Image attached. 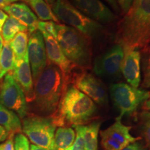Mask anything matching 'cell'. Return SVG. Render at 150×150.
Wrapping results in <instances>:
<instances>
[{"label":"cell","instance_id":"6da1fadb","mask_svg":"<svg viewBox=\"0 0 150 150\" xmlns=\"http://www.w3.org/2000/svg\"><path fill=\"white\" fill-rule=\"evenodd\" d=\"M70 79L59 67L48 61L34 83V98L31 106L33 114L50 117L55 112Z\"/></svg>","mask_w":150,"mask_h":150},{"label":"cell","instance_id":"7a4b0ae2","mask_svg":"<svg viewBox=\"0 0 150 150\" xmlns=\"http://www.w3.org/2000/svg\"><path fill=\"white\" fill-rule=\"evenodd\" d=\"M116 42L124 50H142L150 44V0H134L118 24Z\"/></svg>","mask_w":150,"mask_h":150},{"label":"cell","instance_id":"3957f363","mask_svg":"<svg viewBox=\"0 0 150 150\" xmlns=\"http://www.w3.org/2000/svg\"><path fill=\"white\" fill-rule=\"evenodd\" d=\"M97 110L95 103L70 83L57 109L50 117L56 127H74L88 122L95 115Z\"/></svg>","mask_w":150,"mask_h":150},{"label":"cell","instance_id":"277c9868","mask_svg":"<svg viewBox=\"0 0 150 150\" xmlns=\"http://www.w3.org/2000/svg\"><path fill=\"white\" fill-rule=\"evenodd\" d=\"M56 40L67 59L81 70L92 67V40L74 28L55 24Z\"/></svg>","mask_w":150,"mask_h":150},{"label":"cell","instance_id":"5b68a950","mask_svg":"<svg viewBox=\"0 0 150 150\" xmlns=\"http://www.w3.org/2000/svg\"><path fill=\"white\" fill-rule=\"evenodd\" d=\"M52 10L59 21L77 30L92 41L99 40L106 33L103 24L86 16L68 0H56L52 5Z\"/></svg>","mask_w":150,"mask_h":150},{"label":"cell","instance_id":"8992f818","mask_svg":"<svg viewBox=\"0 0 150 150\" xmlns=\"http://www.w3.org/2000/svg\"><path fill=\"white\" fill-rule=\"evenodd\" d=\"M22 131L30 141L44 149L54 150V139L56 131L51 117L28 114L22 119Z\"/></svg>","mask_w":150,"mask_h":150},{"label":"cell","instance_id":"52a82bcc","mask_svg":"<svg viewBox=\"0 0 150 150\" xmlns=\"http://www.w3.org/2000/svg\"><path fill=\"white\" fill-rule=\"evenodd\" d=\"M109 92L112 102L120 112V117L135 113L149 97V91L134 88L124 82L111 84Z\"/></svg>","mask_w":150,"mask_h":150},{"label":"cell","instance_id":"ba28073f","mask_svg":"<svg viewBox=\"0 0 150 150\" xmlns=\"http://www.w3.org/2000/svg\"><path fill=\"white\" fill-rule=\"evenodd\" d=\"M0 104L24 119L29 114V106L24 92L13 76L12 72L4 76L0 83Z\"/></svg>","mask_w":150,"mask_h":150},{"label":"cell","instance_id":"9c48e42d","mask_svg":"<svg viewBox=\"0 0 150 150\" xmlns=\"http://www.w3.org/2000/svg\"><path fill=\"white\" fill-rule=\"evenodd\" d=\"M125 54L123 47L119 43L106 50L94 60L93 70L99 77L118 79L122 76V64Z\"/></svg>","mask_w":150,"mask_h":150},{"label":"cell","instance_id":"30bf717a","mask_svg":"<svg viewBox=\"0 0 150 150\" xmlns=\"http://www.w3.org/2000/svg\"><path fill=\"white\" fill-rule=\"evenodd\" d=\"M70 83L96 104L100 106L108 104L107 88L100 79L91 73L81 70L71 76Z\"/></svg>","mask_w":150,"mask_h":150},{"label":"cell","instance_id":"8fae6325","mask_svg":"<svg viewBox=\"0 0 150 150\" xmlns=\"http://www.w3.org/2000/svg\"><path fill=\"white\" fill-rule=\"evenodd\" d=\"M121 119L117 117L112 125L101 131V144L104 150H122L140 139L130 134L131 127L123 125Z\"/></svg>","mask_w":150,"mask_h":150},{"label":"cell","instance_id":"7c38bea8","mask_svg":"<svg viewBox=\"0 0 150 150\" xmlns=\"http://www.w3.org/2000/svg\"><path fill=\"white\" fill-rule=\"evenodd\" d=\"M28 57L34 82L48 63L44 38L38 30L30 34L28 42Z\"/></svg>","mask_w":150,"mask_h":150},{"label":"cell","instance_id":"4fadbf2b","mask_svg":"<svg viewBox=\"0 0 150 150\" xmlns=\"http://www.w3.org/2000/svg\"><path fill=\"white\" fill-rule=\"evenodd\" d=\"M79 11L99 23L105 25L114 22L117 16L101 0H68Z\"/></svg>","mask_w":150,"mask_h":150},{"label":"cell","instance_id":"5bb4252c","mask_svg":"<svg viewBox=\"0 0 150 150\" xmlns=\"http://www.w3.org/2000/svg\"><path fill=\"white\" fill-rule=\"evenodd\" d=\"M121 72L127 83L138 88L141 83L140 50L136 48L125 50Z\"/></svg>","mask_w":150,"mask_h":150},{"label":"cell","instance_id":"9a60e30c","mask_svg":"<svg viewBox=\"0 0 150 150\" xmlns=\"http://www.w3.org/2000/svg\"><path fill=\"white\" fill-rule=\"evenodd\" d=\"M39 31V30H38ZM44 38L47 57L49 62L59 67L66 78L70 79L74 65L67 59L56 38L45 31H40Z\"/></svg>","mask_w":150,"mask_h":150},{"label":"cell","instance_id":"2e32d148","mask_svg":"<svg viewBox=\"0 0 150 150\" xmlns=\"http://www.w3.org/2000/svg\"><path fill=\"white\" fill-rule=\"evenodd\" d=\"M13 76L24 92L28 104H31L34 98V83L30 67L28 53L20 61H16Z\"/></svg>","mask_w":150,"mask_h":150},{"label":"cell","instance_id":"e0dca14e","mask_svg":"<svg viewBox=\"0 0 150 150\" xmlns=\"http://www.w3.org/2000/svg\"><path fill=\"white\" fill-rule=\"evenodd\" d=\"M3 9L10 16L24 24L29 34L38 30V18L25 3H13Z\"/></svg>","mask_w":150,"mask_h":150},{"label":"cell","instance_id":"ac0fdd59","mask_svg":"<svg viewBox=\"0 0 150 150\" xmlns=\"http://www.w3.org/2000/svg\"><path fill=\"white\" fill-rule=\"evenodd\" d=\"M101 122L94 121L93 122L74 126L75 131L83 138L86 150H98V134Z\"/></svg>","mask_w":150,"mask_h":150},{"label":"cell","instance_id":"d6986e66","mask_svg":"<svg viewBox=\"0 0 150 150\" xmlns=\"http://www.w3.org/2000/svg\"><path fill=\"white\" fill-rule=\"evenodd\" d=\"M0 125L8 131L9 135L21 134L22 122L16 112L0 104Z\"/></svg>","mask_w":150,"mask_h":150},{"label":"cell","instance_id":"ffe728a7","mask_svg":"<svg viewBox=\"0 0 150 150\" xmlns=\"http://www.w3.org/2000/svg\"><path fill=\"white\" fill-rule=\"evenodd\" d=\"M75 138L76 132L70 127H59L54 134V150H68Z\"/></svg>","mask_w":150,"mask_h":150},{"label":"cell","instance_id":"44dd1931","mask_svg":"<svg viewBox=\"0 0 150 150\" xmlns=\"http://www.w3.org/2000/svg\"><path fill=\"white\" fill-rule=\"evenodd\" d=\"M29 33L27 31H20L11 41L9 45L15 56L16 61H20L28 53Z\"/></svg>","mask_w":150,"mask_h":150},{"label":"cell","instance_id":"7402d4cb","mask_svg":"<svg viewBox=\"0 0 150 150\" xmlns=\"http://www.w3.org/2000/svg\"><path fill=\"white\" fill-rule=\"evenodd\" d=\"M28 3L34 11L37 18L41 21L59 22L50 6L48 5L45 0H29Z\"/></svg>","mask_w":150,"mask_h":150},{"label":"cell","instance_id":"603a6c76","mask_svg":"<svg viewBox=\"0 0 150 150\" xmlns=\"http://www.w3.org/2000/svg\"><path fill=\"white\" fill-rule=\"evenodd\" d=\"M20 31H28L27 28L16 19L8 16L1 29V37L4 42L10 43L17 33Z\"/></svg>","mask_w":150,"mask_h":150},{"label":"cell","instance_id":"cb8c5ba5","mask_svg":"<svg viewBox=\"0 0 150 150\" xmlns=\"http://www.w3.org/2000/svg\"><path fill=\"white\" fill-rule=\"evenodd\" d=\"M16 63L15 56L9 43H4L0 56V81L8 73L13 70Z\"/></svg>","mask_w":150,"mask_h":150},{"label":"cell","instance_id":"d4e9b609","mask_svg":"<svg viewBox=\"0 0 150 150\" xmlns=\"http://www.w3.org/2000/svg\"><path fill=\"white\" fill-rule=\"evenodd\" d=\"M141 52V62L142 67V87L144 88H150V46L142 49Z\"/></svg>","mask_w":150,"mask_h":150},{"label":"cell","instance_id":"484cf974","mask_svg":"<svg viewBox=\"0 0 150 150\" xmlns=\"http://www.w3.org/2000/svg\"><path fill=\"white\" fill-rule=\"evenodd\" d=\"M15 150H30V145L28 138L23 134H18L14 136Z\"/></svg>","mask_w":150,"mask_h":150},{"label":"cell","instance_id":"4316f807","mask_svg":"<svg viewBox=\"0 0 150 150\" xmlns=\"http://www.w3.org/2000/svg\"><path fill=\"white\" fill-rule=\"evenodd\" d=\"M55 24L56 22L52 21H39L38 24V30L40 31H45L48 34L56 39Z\"/></svg>","mask_w":150,"mask_h":150},{"label":"cell","instance_id":"83f0119b","mask_svg":"<svg viewBox=\"0 0 150 150\" xmlns=\"http://www.w3.org/2000/svg\"><path fill=\"white\" fill-rule=\"evenodd\" d=\"M68 150H86L85 143H84L83 138L79 133L76 132V138H75L74 143L69 148Z\"/></svg>","mask_w":150,"mask_h":150},{"label":"cell","instance_id":"f1b7e54d","mask_svg":"<svg viewBox=\"0 0 150 150\" xmlns=\"http://www.w3.org/2000/svg\"><path fill=\"white\" fill-rule=\"evenodd\" d=\"M142 132L145 138L147 146L150 148V118L146 119V121L142 125Z\"/></svg>","mask_w":150,"mask_h":150},{"label":"cell","instance_id":"f546056e","mask_svg":"<svg viewBox=\"0 0 150 150\" xmlns=\"http://www.w3.org/2000/svg\"><path fill=\"white\" fill-rule=\"evenodd\" d=\"M116 1H117V3L119 6L120 10L122 13L125 15L130 8L134 0H116Z\"/></svg>","mask_w":150,"mask_h":150},{"label":"cell","instance_id":"4dcf8cb0","mask_svg":"<svg viewBox=\"0 0 150 150\" xmlns=\"http://www.w3.org/2000/svg\"><path fill=\"white\" fill-rule=\"evenodd\" d=\"M142 117L145 119L150 118V91H149V97L145 102L142 104Z\"/></svg>","mask_w":150,"mask_h":150},{"label":"cell","instance_id":"1f68e13d","mask_svg":"<svg viewBox=\"0 0 150 150\" xmlns=\"http://www.w3.org/2000/svg\"><path fill=\"white\" fill-rule=\"evenodd\" d=\"M13 135H9L8 138L6 140L5 142L2 143L3 150H15L14 149V142H13Z\"/></svg>","mask_w":150,"mask_h":150},{"label":"cell","instance_id":"d6a6232c","mask_svg":"<svg viewBox=\"0 0 150 150\" xmlns=\"http://www.w3.org/2000/svg\"><path fill=\"white\" fill-rule=\"evenodd\" d=\"M122 150H146V149L139 142H134L129 144V145H127Z\"/></svg>","mask_w":150,"mask_h":150},{"label":"cell","instance_id":"836d02e7","mask_svg":"<svg viewBox=\"0 0 150 150\" xmlns=\"http://www.w3.org/2000/svg\"><path fill=\"white\" fill-rule=\"evenodd\" d=\"M106 3H107L109 6L111 8V9H112L115 13H118L120 12V10L119 8V6H118L117 1L116 0H104Z\"/></svg>","mask_w":150,"mask_h":150},{"label":"cell","instance_id":"e575fe53","mask_svg":"<svg viewBox=\"0 0 150 150\" xmlns=\"http://www.w3.org/2000/svg\"><path fill=\"white\" fill-rule=\"evenodd\" d=\"M9 134L2 126L0 125V142H4L8 138Z\"/></svg>","mask_w":150,"mask_h":150},{"label":"cell","instance_id":"d590c367","mask_svg":"<svg viewBox=\"0 0 150 150\" xmlns=\"http://www.w3.org/2000/svg\"><path fill=\"white\" fill-rule=\"evenodd\" d=\"M8 18V16L7 15L4 11L0 9V30L1 31V29H2V27L4 24L5 23L6 20H7Z\"/></svg>","mask_w":150,"mask_h":150},{"label":"cell","instance_id":"8d00e7d4","mask_svg":"<svg viewBox=\"0 0 150 150\" xmlns=\"http://www.w3.org/2000/svg\"><path fill=\"white\" fill-rule=\"evenodd\" d=\"M19 0H0V8H4L11 4L18 1Z\"/></svg>","mask_w":150,"mask_h":150},{"label":"cell","instance_id":"74e56055","mask_svg":"<svg viewBox=\"0 0 150 150\" xmlns=\"http://www.w3.org/2000/svg\"><path fill=\"white\" fill-rule=\"evenodd\" d=\"M30 150H49L47 149H44V148L38 147V146L35 145H30Z\"/></svg>","mask_w":150,"mask_h":150},{"label":"cell","instance_id":"f35d334b","mask_svg":"<svg viewBox=\"0 0 150 150\" xmlns=\"http://www.w3.org/2000/svg\"><path fill=\"white\" fill-rule=\"evenodd\" d=\"M4 40L1 37V35H0V56H1V51H2L3 49V46H4Z\"/></svg>","mask_w":150,"mask_h":150},{"label":"cell","instance_id":"ab89813d","mask_svg":"<svg viewBox=\"0 0 150 150\" xmlns=\"http://www.w3.org/2000/svg\"><path fill=\"white\" fill-rule=\"evenodd\" d=\"M45 1L47 3L48 5L52 6L54 3V1H55L56 0H45Z\"/></svg>","mask_w":150,"mask_h":150},{"label":"cell","instance_id":"60d3db41","mask_svg":"<svg viewBox=\"0 0 150 150\" xmlns=\"http://www.w3.org/2000/svg\"><path fill=\"white\" fill-rule=\"evenodd\" d=\"M0 150H3L2 149V144H1V145H0Z\"/></svg>","mask_w":150,"mask_h":150},{"label":"cell","instance_id":"b9f144b4","mask_svg":"<svg viewBox=\"0 0 150 150\" xmlns=\"http://www.w3.org/2000/svg\"><path fill=\"white\" fill-rule=\"evenodd\" d=\"M24 1H25V2H28V1H29V0H23Z\"/></svg>","mask_w":150,"mask_h":150},{"label":"cell","instance_id":"7bdbcfd3","mask_svg":"<svg viewBox=\"0 0 150 150\" xmlns=\"http://www.w3.org/2000/svg\"><path fill=\"white\" fill-rule=\"evenodd\" d=\"M149 46H150V44H149Z\"/></svg>","mask_w":150,"mask_h":150}]
</instances>
